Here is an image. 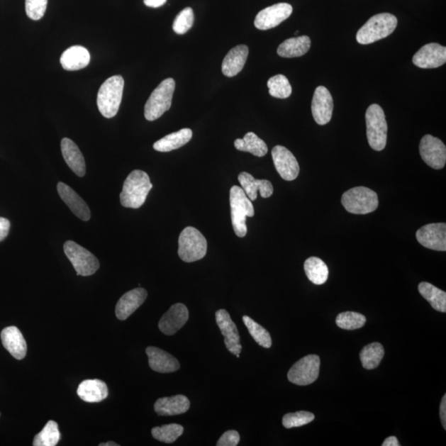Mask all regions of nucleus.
Returning <instances> with one entry per match:
<instances>
[{
    "label": "nucleus",
    "mask_w": 446,
    "mask_h": 446,
    "mask_svg": "<svg viewBox=\"0 0 446 446\" xmlns=\"http://www.w3.org/2000/svg\"><path fill=\"white\" fill-rule=\"evenodd\" d=\"M152 189L149 175L143 170H133L124 182L120 201L125 208H139L146 201Z\"/></svg>",
    "instance_id": "obj_1"
},
{
    "label": "nucleus",
    "mask_w": 446,
    "mask_h": 446,
    "mask_svg": "<svg viewBox=\"0 0 446 446\" xmlns=\"http://www.w3.org/2000/svg\"><path fill=\"white\" fill-rule=\"evenodd\" d=\"M124 88V79L121 75L108 78L100 87L97 105L100 113L104 118L116 116L121 104Z\"/></svg>",
    "instance_id": "obj_2"
},
{
    "label": "nucleus",
    "mask_w": 446,
    "mask_h": 446,
    "mask_svg": "<svg viewBox=\"0 0 446 446\" xmlns=\"http://www.w3.org/2000/svg\"><path fill=\"white\" fill-rule=\"evenodd\" d=\"M398 26V19L394 15L384 13L376 14L360 28L357 34L359 44L368 45L389 36Z\"/></svg>",
    "instance_id": "obj_3"
},
{
    "label": "nucleus",
    "mask_w": 446,
    "mask_h": 446,
    "mask_svg": "<svg viewBox=\"0 0 446 446\" xmlns=\"http://www.w3.org/2000/svg\"><path fill=\"white\" fill-rule=\"evenodd\" d=\"M230 205L235 234L239 238H245L247 233L245 220L247 217H254L255 215L253 204L242 188L234 185L230 190Z\"/></svg>",
    "instance_id": "obj_4"
},
{
    "label": "nucleus",
    "mask_w": 446,
    "mask_h": 446,
    "mask_svg": "<svg viewBox=\"0 0 446 446\" xmlns=\"http://www.w3.org/2000/svg\"><path fill=\"white\" fill-rule=\"evenodd\" d=\"M207 249V240L198 229L188 227L180 233L178 254L183 262L191 263L203 259Z\"/></svg>",
    "instance_id": "obj_5"
},
{
    "label": "nucleus",
    "mask_w": 446,
    "mask_h": 446,
    "mask_svg": "<svg viewBox=\"0 0 446 446\" xmlns=\"http://www.w3.org/2000/svg\"><path fill=\"white\" fill-rule=\"evenodd\" d=\"M174 89L175 82L172 78L165 79L155 89L145 105V118L148 121L160 118L172 107Z\"/></svg>",
    "instance_id": "obj_6"
},
{
    "label": "nucleus",
    "mask_w": 446,
    "mask_h": 446,
    "mask_svg": "<svg viewBox=\"0 0 446 446\" xmlns=\"http://www.w3.org/2000/svg\"><path fill=\"white\" fill-rule=\"evenodd\" d=\"M365 121L370 147L377 152L383 150L388 138V123L383 108L379 104L370 105L365 113Z\"/></svg>",
    "instance_id": "obj_7"
},
{
    "label": "nucleus",
    "mask_w": 446,
    "mask_h": 446,
    "mask_svg": "<svg viewBox=\"0 0 446 446\" xmlns=\"http://www.w3.org/2000/svg\"><path fill=\"white\" fill-rule=\"evenodd\" d=\"M342 204L350 213L368 214L378 208V195L369 188L355 187L343 194Z\"/></svg>",
    "instance_id": "obj_8"
},
{
    "label": "nucleus",
    "mask_w": 446,
    "mask_h": 446,
    "mask_svg": "<svg viewBox=\"0 0 446 446\" xmlns=\"http://www.w3.org/2000/svg\"><path fill=\"white\" fill-rule=\"evenodd\" d=\"M64 252L73 264L77 275L90 277L96 273L99 268V262L96 257L72 240H67L64 244Z\"/></svg>",
    "instance_id": "obj_9"
},
{
    "label": "nucleus",
    "mask_w": 446,
    "mask_h": 446,
    "mask_svg": "<svg viewBox=\"0 0 446 446\" xmlns=\"http://www.w3.org/2000/svg\"><path fill=\"white\" fill-rule=\"evenodd\" d=\"M320 369L318 355H309L295 363L288 373V379L292 384L305 386L318 379Z\"/></svg>",
    "instance_id": "obj_10"
},
{
    "label": "nucleus",
    "mask_w": 446,
    "mask_h": 446,
    "mask_svg": "<svg viewBox=\"0 0 446 446\" xmlns=\"http://www.w3.org/2000/svg\"><path fill=\"white\" fill-rule=\"evenodd\" d=\"M420 154L425 163L435 169H443L446 162V147L442 140L425 135L420 143Z\"/></svg>",
    "instance_id": "obj_11"
},
{
    "label": "nucleus",
    "mask_w": 446,
    "mask_h": 446,
    "mask_svg": "<svg viewBox=\"0 0 446 446\" xmlns=\"http://www.w3.org/2000/svg\"><path fill=\"white\" fill-rule=\"evenodd\" d=\"M293 7L287 3H279L265 8L259 12L255 19V26L259 30H269L279 25L290 17Z\"/></svg>",
    "instance_id": "obj_12"
},
{
    "label": "nucleus",
    "mask_w": 446,
    "mask_h": 446,
    "mask_svg": "<svg viewBox=\"0 0 446 446\" xmlns=\"http://www.w3.org/2000/svg\"><path fill=\"white\" fill-rule=\"evenodd\" d=\"M215 315H216V322L218 328L224 337L225 347L230 353L239 358L242 347L240 345V338L237 325L230 318L228 311L225 309L217 311Z\"/></svg>",
    "instance_id": "obj_13"
},
{
    "label": "nucleus",
    "mask_w": 446,
    "mask_h": 446,
    "mask_svg": "<svg viewBox=\"0 0 446 446\" xmlns=\"http://www.w3.org/2000/svg\"><path fill=\"white\" fill-rule=\"evenodd\" d=\"M418 242L424 247L437 252L446 250V224L430 223L423 225L416 233Z\"/></svg>",
    "instance_id": "obj_14"
},
{
    "label": "nucleus",
    "mask_w": 446,
    "mask_h": 446,
    "mask_svg": "<svg viewBox=\"0 0 446 446\" xmlns=\"http://www.w3.org/2000/svg\"><path fill=\"white\" fill-rule=\"evenodd\" d=\"M272 154L274 167L283 179L292 182L297 179L300 172L299 165L289 150L277 146L273 148Z\"/></svg>",
    "instance_id": "obj_15"
},
{
    "label": "nucleus",
    "mask_w": 446,
    "mask_h": 446,
    "mask_svg": "<svg viewBox=\"0 0 446 446\" xmlns=\"http://www.w3.org/2000/svg\"><path fill=\"white\" fill-rule=\"evenodd\" d=\"M413 62L422 69L442 67L446 62V48L438 43L425 45L414 55Z\"/></svg>",
    "instance_id": "obj_16"
},
{
    "label": "nucleus",
    "mask_w": 446,
    "mask_h": 446,
    "mask_svg": "<svg viewBox=\"0 0 446 446\" xmlns=\"http://www.w3.org/2000/svg\"><path fill=\"white\" fill-rule=\"evenodd\" d=\"M333 107V99L329 90L324 87L316 89L312 101L315 122L319 125L328 124L332 119Z\"/></svg>",
    "instance_id": "obj_17"
},
{
    "label": "nucleus",
    "mask_w": 446,
    "mask_h": 446,
    "mask_svg": "<svg viewBox=\"0 0 446 446\" xmlns=\"http://www.w3.org/2000/svg\"><path fill=\"white\" fill-rule=\"evenodd\" d=\"M189 320V310L183 303H175L165 313L159 322L160 332L172 335L182 329Z\"/></svg>",
    "instance_id": "obj_18"
},
{
    "label": "nucleus",
    "mask_w": 446,
    "mask_h": 446,
    "mask_svg": "<svg viewBox=\"0 0 446 446\" xmlns=\"http://www.w3.org/2000/svg\"><path fill=\"white\" fill-rule=\"evenodd\" d=\"M147 298L146 289L142 288L134 289L125 294L118 300L115 309L119 320H126L135 311L141 307Z\"/></svg>",
    "instance_id": "obj_19"
},
{
    "label": "nucleus",
    "mask_w": 446,
    "mask_h": 446,
    "mask_svg": "<svg viewBox=\"0 0 446 446\" xmlns=\"http://www.w3.org/2000/svg\"><path fill=\"white\" fill-rule=\"evenodd\" d=\"M238 180L250 201L257 199L258 191L264 199L269 198L274 193L273 185L267 179H255L252 174L242 172L238 175Z\"/></svg>",
    "instance_id": "obj_20"
},
{
    "label": "nucleus",
    "mask_w": 446,
    "mask_h": 446,
    "mask_svg": "<svg viewBox=\"0 0 446 446\" xmlns=\"http://www.w3.org/2000/svg\"><path fill=\"white\" fill-rule=\"evenodd\" d=\"M57 190L60 197L67 204L75 216L83 221H89L91 217V213H90L89 208L83 199L67 184L62 182L58 183Z\"/></svg>",
    "instance_id": "obj_21"
},
{
    "label": "nucleus",
    "mask_w": 446,
    "mask_h": 446,
    "mask_svg": "<svg viewBox=\"0 0 446 446\" xmlns=\"http://www.w3.org/2000/svg\"><path fill=\"white\" fill-rule=\"evenodd\" d=\"M146 353L150 367L155 372L173 373L177 372L180 367L177 359L162 349L150 347L147 348Z\"/></svg>",
    "instance_id": "obj_22"
},
{
    "label": "nucleus",
    "mask_w": 446,
    "mask_h": 446,
    "mask_svg": "<svg viewBox=\"0 0 446 446\" xmlns=\"http://www.w3.org/2000/svg\"><path fill=\"white\" fill-rule=\"evenodd\" d=\"M1 340L4 348L15 359H23L26 357V340L18 328L13 325V327L4 328L1 333Z\"/></svg>",
    "instance_id": "obj_23"
},
{
    "label": "nucleus",
    "mask_w": 446,
    "mask_h": 446,
    "mask_svg": "<svg viewBox=\"0 0 446 446\" xmlns=\"http://www.w3.org/2000/svg\"><path fill=\"white\" fill-rule=\"evenodd\" d=\"M248 54L249 48L245 45H239L230 50L222 65V72L225 77H233L242 72L247 62Z\"/></svg>",
    "instance_id": "obj_24"
},
{
    "label": "nucleus",
    "mask_w": 446,
    "mask_h": 446,
    "mask_svg": "<svg viewBox=\"0 0 446 446\" xmlns=\"http://www.w3.org/2000/svg\"><path fill=\"white\" fill-rule=\"evenodd\" d=\"M190 408V402L186 396L175 395L173 397L159 398L155 402V412L159 416H177L184 414Z\"/></svg>",
    "instance_id": "obj_25"
},
{
    "label": "nucleus",
    "mask_w": 446,
    "mask_h": 446,
    "mask_svg": "<svg viewBox=\"0 0 446 446\" xmlns=\"http://www.w3.org/2000/svg\"><path fill=\"white\" fill-rule=\"evenodd\" d=\"M61 147L63 157L69 169L79 177H84L85 172H87V165H85L84 158L77 145L71 139L63 138Z\"/></svg>",
    "instance_id": "obj_26"
},
{
    "label": "nucleus",
    "mask_w": 446,
    "mask_h": 446,
    "mask_svg": "<svg viewBox=\"0 0 446 446\" xmlns=\"http://www.w3.org/2000/svg\"><path fill=\"white\" fill-rule=\"evenodd\" d=\"M77 394L84 402L99 403L108 397V389L102 380L87 379L79 385Z\"/></svg>",
    "instance_id": "obj_27"
},
{
    "label": "nucleus",
    "mask_w": 446,
    "mask_h": 446,
    "mask_svg": "<svg viewBox=\"0 0 446 446\" xmlns=\"http://www.w3.org/2000/svg\"><path fill=\"white\" fill-rule=\"evenodd\" d=\"M90 54L87 48L73 46L62 55L61 64L67 71H79L88 67Z\"/></svg>",
    "instance_id": "obj_28"
},
{
    "label": "nucleus",
    "mask_w": 446,
    "mask_h": 446,
    "mask_svg": "<svg viewBox=\"0 0 446 446\" xmlns=\"http://www.w3.org/2000/svg\"><path fill=\"white\" fill-rule=\"evenodd\" d=\"M192 130L184 128L160 139L154 143L153 148L160 152H172V150L184 147L192 139Z\"/></svg>",
    "instance_id": "obj_29"
},
{
    "label": "nucleus",
    "mask_w": 446,
    "mask_h": 446,
    "mask_svg": "<svg viewBox=\"0 0 446 446\" xmlns=\"http://www.w3.org/2000/svg\"><path fill=\"white\" fill-rule=\"evenodd\" d=\"M311 40L308 36H301L285 40L279 45L277 53L279 57L294 58L303 57L309 51Z\"/></svg>",
    "instance_id": "obj_30"
},
{
    "label": "nucleus",
    "mask_w": 446,
    "mask_h": 446,
    "mask_svg": "<svg viewBox=\"0 0 446 446\" xmlns=\"http://www.w3.org/2000/svg\"><path fill=\"white\" fill-rule=\"evenodd\" d=\"M234 146L240 152H250L258 157H263L268 152L267 143L252 132L245 134L242 139L235 140Z\"/></svg>",
    "instance_id": "obj_31"
},
{
    "label": "nucleus",
    "mask_w": 446,
    "mask_h": 446,
    "mask_svg": "<svg viewBox=\"0 0 446 446\" xmlns=\"http://www.w3.org/2000/svg\"><path fill=\"white\" fill-rule=\"evenodd\" d=\"M304 272L310 281L317 285L327 282L329 277L328 265L323 260L318 257H310L306 260Z\"/></svg>",
    "instance_id": "obj_32"
},
{
    "label": "nucleus",
    "mask_w": 446,
    "mask_h": 446,
    "mask_svg": "<svg viewBox=\"0 0 446 446\" xmlns=\"http://www.w3.org/2000/svg\"><path fill=\"white\" fill-rule=\"evenodd\" d=\"M419 293L428 300L432 307L440 313H446V293L433 284L422 282L418 286Z\"/></svg>",
    "instance_id": "obj_33"
},
{
    "label": "nucleus",
    "mask_w": 446,
    "mask_h": 446,
    "mask_svg": "<svg viewBox=\"0 0 446 446\" xmlns=\"http://www.w3.org/2000/svg\"><path fill=\"white\" fill-rule=\"evenodd\" d=\"M384 357L383 345L379 342L369 344L364 347L359 354L362 367L364 369L372 370L379 367Z\"/></svg>",
    "instance_id": "obj_34"
},
{
    "label": "nucleus",
    "mask_w": 446,
    "mask_h": 446,
    "mask_svg": "<svg viewBox=\"0 0 446 446\" xmlns=\"http://www.w3.org/2000/svg\"><path fill=\"white\" fill-rule=\"evenodd\" d=\"M243 323L247 328L250 335L259 344L260 347L264 348H270L272 345V337L267 329L260 325L248 316H243Z\"/></svg>",
    "instance_id": "obj_35"
},
{
    "label": "nucleus",
    "mask_w": 446,
    "mask_h": 446,
    "mask_svg": "<svg viewBox=\"0 0 446 446\" xmlns=\"http://www.w3.org/2000/svg\"><path fill=\"white\" fill-rule=\"evenodd\" d=\"M61 438L58 425L54 420H49L42 432L36 435L33 440L34 446H55Z\"/></svg>",
    "instance_id": "obj_36"
},
{
    "label": "nucleus",
    "mask_w": 446,
    "mask_h": 446,
    "mask_svg": "<svg viewBox=\"0 0 446 446\" xmlns=\"http://www.w3.org/2000/svg\"><path fill=\"white\" fill-rule=\"evenodd\" d=\"M184 428L179 424L164 425L162 427L154 428L152 430V437L167 444L174 443L184 433Z\"/></svg>",
    "instance_id": "obj_37"
},
{
    "label": "nucleus",
    "mask_w": 446,
    "mask_h": 446,
    "mask_svg": "<svg viewBox=\"0 0 446 446\" xmlns=\"http://www.w3.org/2000/svg\"><path fill=\"white\" fill-rule=\"evenodd\" d=\"M269 93L272 97L287 99L292 94V87L284 74H277L268 80Z\"/></svg>",
    "instance_id": "obj_38"
},
{
    "label": "nucleus",
    "mask_w": 446,
    "mask_h": 446,
    "mask_svg": "<svg viewBox=\"0 0 446 446\" xmlns=\"http://www.w3.org/2000/svg\"><path fill=\"white\" fill-rule=\"evenodd\" d=\"M335 323L340 328L352 330L363 328L367 318L362 313L345 312L338 316Z\"/></svg>",
    "instance_id": "obj_39"
},
{
    "label": "nucleus",
    "mask_w": 446,
    "mask_h": 446,
    "mask_svg": "<svg viewBox=\"0 0 446 446\" xmlns=\"http://www.w3.org/2000/svg\"><path fill=\"white\" fill-rule=\"evenodd\" d=\"M314 418L315 416L313 413L306 412V411H300L298 413L284 415L282 423L285 428L291 429L303 427L304 425L312 423Z\"/></svg>",
    "instance_id": "obj_40"
},
{
    "label": "nucleus",
    "mask_w": 446,
    "mask_h": 446,
    "mask_svg": "<svg viewBox=\"0 0 446 446\" xmlns=\"http://www.w3.org/2000/svg\"><path fill=\"white\" fill-rule=\"evenodd\" d=\"M194 14L191 8H185L175 18L173 30L175 33L183 35L193 27Z\"/></svg>",
    "instance_id": "obj_41"
},
{
    "label": "nucleus",
    "mask_w": 446,
    "mask_h": 446,
    "mask_svg": "<svg viewBox=\"0 0 446 446\" xmlns=\"http://www.w3.org/2000/svg\"><path fill=\"white\" fill-rule=\"evenodd\" d=\"M48 0H25L28 17L33 20L41 19L46 13Z\"/></svg>",
    "instance_id": "obj_42"
},
{
    "label": "nucleus",
    "mask_w": 446,
    "mask_h": 446,
    "mask_svg": "<svg viewBox=\"0 0 446 446\" xmlns=\"http://www.w3.org/2000/svg\"><path fill=\"white\" fill-rule=\"evenodd\" d=\"M240 442V435L237 430L225 432L218 440V446H237Z\"/></svg>",
    "instance_id": "obj_43"
},
{
    "label": "nucleus",
    "mask_w": 446,
    "mask_h": 446,
    "mask_svg": "<svg viewBox=\"0 0 446 446\" xmlns=\"http://www.w3.org/2000/svg\"><path fill=\"white\" fill-rule=\"evenodd\" d=\"M10 229V222L7 218H0V242L7 238Z\"/></svg>",
    "instance_id": "obj_44"
},
{
    "label": "nucleus",
    "mask_w": 446,
    "mask_h": 446,
    "mask_svg": "<svg viewBox=\"0 0 446 446\" xmlns=\"http://www.w3.org/2000/svg\"><path fill=\"white\" fill-rule=\"evenodd\" d=\"M440 419H442V423L444 429H446V395H444V397L442 400V403H440Z\"/></svg>",
    "instance_id": "obj_45"
},
{
    "label": "nucleus",
    "mask_w": 446,
    "mask_h": 446,
    "mask_svg": "<svg viewBox=\"0 0 446 446\" xmlns=\"http://www.w3.org/2000/svg\"><path fill=\"white\" fill-rule=\"evenodd\" d=\"M165 3L167 0H144V4L150 8L162 7Z\"/></svg>",
    "instance_id": "obj_46"
},
{
    "label": "nucleus",
    "mask_w": 446,
    "mask_h": 446,
    "mask_svg": "<svg viewBox=\"0 0 446 446\" xmlns=\"http://www.w3.org/2000/svg\"><path fill=\"white\" fill-rule=\"evenodd\" d=\"M383 446H399L398 440L396 437H389L382 444Z\"/></svg>",
    "instance_id": "obj_47"
},
{
    "label": "nucleus",
    "mask_w": 446,
    "mask_h": 446,
    "mask_svg": "<svg viewBox=\"0 0 446 446\" xmlns=\"http://www.w3.org/2000/svg\"><path fill=\"white\" fill-rule=\"evenodd\" d=\"M119 445L113 442L99 444V446H118Z\"/></svg>",
    "instance_id": "obj_48"
},
{
    "label": "nucleus",
    "mask_w": 446,
    "mask_h": 446,
    "mask_svg": "<svg viewBox=\"0 0 446 446\" xmlns=\"http://www.w3.org/2000/svg\"><path fill=\"white\" fill-rule=\"evenodd\" d=\"M299 33V31H297L296 33H294V35H298Z\"/></svg>",
    "instance_id": "obj_49"
}]
</instances>
